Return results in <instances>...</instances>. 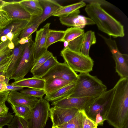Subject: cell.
I'll list each match as a JSON object with an SVG mask.
<instances>
[{
    "mask_svg": "<svg viewBox=\"0 0 128 128\" xmlns=\"http://www.w3.org/2000/svg\"><path fill=\"white\" fill-rule=\"evenodd\" d=\"M8 47L11 50L13 49L15 47L14 44L12 42H10L8 44Z\"/></svg>",
    "mask_w": 128,
    "mask_h": 128,
    "instance_id": "obj_46",
    "label": "cell"
},
{
    "mask_svg": "<svg viewBox=\"0 0 128 128\" xmlns=\"http://www.w3.org/2000/svg\"><path fill=\"white\" fill-rule=\"evenodd\" d=\"M76 82L67 85L56 91L46 95L44 98L48 102H52L69 96L76 85Z\"/></svg>",
    "mask_w": 128,
    "mask_h": 128,
    "instance_id": "obj_20",
    "label": "cell"
},
{
    "mask_svg": "<svg viewBox=\"0 0 128 128\" xmlns=\"http://www.w3.org/2000/svg\"><path fill=\"white\" fill-rule=\"evenodd\" d=\"M39 99L22 93L17 91H11L9 92L6 101L10 105H22L32 108L37 103Z\"/></svg>",
    "mask_w": 128,
    "mask_h": 128,
    "instance_id": "obj_15",
    "label": "cell"
},
{
    "mask_svg": "<svg viewBox=\"0 0 128 128\" xmlns=\"http://www.w3.org/2000/svg\"><path fill=\"white\" fill-rule=\"evenodd\" d=\"M4 2V1L0 0V28L5 27L12 20L6 12L2 8Z\"/></svg>",
    "mask_w": 128,
    "mask_h": 128,
    "instance_id": "obj_33",
    "label": "cell"
},
{
    "mask_svg": "<svg viewBox=\"0 0 128 128\" xmlns=\"http://www.w3.org/2000/svg\"><path fill=\"white\" fill-rule=\"evenodd\" d=\"M43 12L40 16L36 17L41 23L60 10L62 6L56 1L51 0H38Z\"/></svg>",
    "mask_w": 128,
    "mask_h": 128,
    "instance_id": "obj_17",
    "label": "cell"
},
{
    "mask_svg": "<svg viewBox=\"0 0 128 128\" xmlns=\"http://www.w3.org/2000/svg\"><path fill=\"white\" fill-rule=\"evenodd\" d=\"M97 97H70L68 96L52 102V105L64 108H76L79 110H84Z\"/></svg>",
    "mask_w": 128,
    "mask_h": 128,
    "instance_id": "obj_10",
    "label": "cell"
},
{
    "mask_svg": "<svg viewBox=\"0 0 128 128\" xmlns=\"http://www.w3.org/2000/svg\"><path fill=\"white\" fill-rule=\"evenodd\" d=\"M52 128H61L58 126L52 127Z\"/></svg>",
    "mask_w": 128,
    "mask_h": 128,
    "instance_id": "obj_51",
    "label": "cell"
},
{
    "mask_svg": "<svg viewBox=\"0 0 128 128\" xmlns=\"http://www.w3.org/2000/svg\"><path fill=\"white\" fill-rule=\"evenodd\" d=\"M106 120L100 114H98L96 116L95 122L98 126H102Z\"/></svg>",
    "mask_w": 128,
    "mask_h": 128,
    "instance_id": "obj_42",
    "label": "cell"
},
{
    "mask_svg": "<svg viewBox=\"0 0 128 128\" xmlns=\"http://www.w3.org/2000/svg\"><path fill=\"white\" fill-rule=\"evenodd\" d=\"M12 56L6 62L0 64V72H6L7 71L12 62Z\"/></svg>",
    "mask_w": 128,
    "mask_h": 128,
    "instance_id": "obj_38",
    "label": "cell"
},
{
    "mask_svg": "<svg viewBox=\"0 0 128 128\" xmlns=\"http://www.w3.org/2000/svg\"><path fill=\"white\" fill-rule=\"evenodd\" d=\"M32 40V35H31L28 37L19 39L18 43L21 44H25L28 43Z\"/></svg>",
    "mask_w": 128,
    "mask_h": 128,
    "instance_id": "obj_44",
    "label": "cell"
},
{
    "mask_svg": "<svg viewBox=\"0 0 128 128\" xmlns=\"http://www.w3.org/2000/svg\"><path fill=\"white\" fill-rule=\"evenodd\" d=\"M2 75L5 76V73L4 72H0V76Z\"/></svg>",
    "mask_w": 128,
    "mask_h": 128,
    "instance_id": "obj_50",
    "label": "cell"
},
{
    "mask_svg": "<svg viewBox=\"0 0 128 128\" xmlns=\"http://www.w3.org/2000/svg\"><path fill=\"white\" fill-rule=\"evenodd\" d=\"M79 111L76 108L53 106L50 108L49 115L52 122V127L58 126L67 122L74 117Z\"/></svg>",
    "mask_w": 128,
    "mask_h": 128,
    "instance_id": "obj_11",
    "label": "cell"
},
{
    "mask_svg": "<svg viewBox=\"0 0 128 128\" xmlns=\"http://www.w3.org/2000/svg\"><path fill=\"white\" fill-rule=\"evenodd\" d=\"M58 62L56 57L52 56L44 63L32 73L33 76L41 78Z\"/></svg>",
    "mask_w": 128,
    "mask_h": 128,
    "instance_id": "obj_23",
    "label": "cell"
},
{
    "mask_svg": "<svg viewBox=\"0 0 128 128\" xmlns=\"http://www.w3.org/2000/svg\"><path fill=\"white\" fill-rule=\"evenodd\" d=\"M96 42L94 32L91 30L85 33L84 40L80 52L84 55L89 56L91 46Z\"/></svg>",
    "mask_w": 128,
    "mask_h": 128,
    "instance_id": "obj_25",
    "label": "cell"
},
{
    "mask_svg": "<svg viewBox=\"0 0 128 128\" xmlns=\"http://www.w3.org/2000/svg\"><path fill=\"white\" fill-rule=\"evenodd\" d=\"M45 81L44 80L33 76L24 78L11 84L16 86L44 90Z\"/></svg>",
    "mask_w": 128,
    "mask_h": 128,
    "instance_id": "obj_19",
    "label": "cell"
},
{
    "mask_svg": "<svg viewBox=\"0 0 128 128\" xmlns=\"http://www.w3.org/2000/svg\"><path fill=\"white\" fill-rule=\"evenodd\" d=\"M19 2L31 14L32 18L37 17L42 14L43 10L38 0H23Z\"/></svg>",
    "mask_w": 128,
    "mask_h": 128,
    "instance_id": "obj_22",
    "label": "cell"
},
{
    "mask_svg": "<svg viewBox=\"0 0 128 128\" xmlns=\"http://www.w3.org/2000/svg\"><path fill=\"white\" fill-rule=\"evenodd\" d=\"M86 114L84 110H79L73 118L65 124L58 127L61 128H83Z\"/></svg>",
    "mask_w": 128,
    "mask_h": 128,
    "instance_id": "obj_26",
    "label": "cell"
},
{
    "mask_svg": "<svg viewBox=\"0 0 128 128\" xmlns=\"http://www.w3.org/2000/svg\"><path fill=\"white\" fill-rule=\"evenodd\" d=\"M59 78L71 83L75 82L78 78V74L64 62H59L51 68L41 78L45 81L50 78Z\"/></svg>",
    "mask_w": 128,
    "mask_h": 128,
    "instance_id": "obj_9",
    "label": "cell"
},
{
    "mask_svg": "<svg viewBox=\"0 0 128 128\" xmlns=\"http://www.w3.org/2000/svg\"><path fill=\"white\" fill-rule=\"evenodd\" d=\"M29 21L25 20H12L5 27L0 28V40L1 36H6L8 33L11 32L14 36L12 42L14 44L16 43L18 41V37L21 32Z\"/></svg>",
    "mask_w": 128,
    "mask_h": 128,
    "instance_id": "obj_16",
    "label": "cell"
},
{
    "mask_svg": "<svg viewBox=\"0 0 128 128\" xmlns=\"http://www.w3.org/2000/svg\"><path fill=\"white\" fill-rule=\"evenodd\" d=\"M9 108L7 106L4 102L0 104V116L6 114L8 112Z\"/></svg>",
    "mask_w": 128,
    "mask_h": 128,
    "instance_id": "obj_39",
    "label": "cell"
},
{
    "mask_svg": "<svg viewBox=\"0 0 128 128\" xmlns=\"http://www.w3.org/2000/svg\"><path fill=\"white\" fill-rule=\"evenodd\" d=\"M80 13L79 10L68 16L60 18V22L63 25L81 29L86 25L95 24L89 18L79 15Z\"/></svg>",
    "mask_w": 128,
    "mask_h": 128,
    "instance_id": "obj_14",
    "label": "cell"
},
{
    "mask_svg": "<svg viewBox=\"0 0 128 128\" xmlns=\"http://www.w3.org/2000/svg\"><path fill=\"white\" fill-rule=\"evenodd\" d=\"M6 84L5 82V77L4 75L0 76V91L6 90Z\"/></svg>",
    "mask_w": 128,
    "mask_h": 128,
    "instance_id": "obj_40",
    "label": "cell"
},
{
    "mask_svg": "<svg viewBox=\"0 0 128 128\" xmlns=\"http://www.w3.org/2000/svg\"><path fill=\"white\" fill-rule=\"evenodd\" d=\"M12 109L16 115L25 119L28 114L31 108L22 105H10Z\"/></svg>",
    "mask_w": 128,
    "mask_h": 128,
    "instance_id": "obj_31",
    "label": "cell"
},
{
    "mask_svg": "<svg viewBox=\"0 0 128 128\" xmlns=\"http://www.w3.org/2000/svg\"><path fill=\"white\" fill-rule=\"evenodd\" d=\"M86 6L85 2L82 0L76 3L65 6L61 8L53 15L60 18L66 17L72 14L79 9Z\"/></svg>",
    "mask_w": 128,
    "mask_h": 128,
    "instance_id": "obj_24",
    "label": "cell"
},
{
    "mask_svg": "<svg viewBox=\"0 0 128 128\" xmlns=\"http://www.w3.org/2000/svg\"><path fill=\"white\" fill-rule=\"evenodd\" d=\"M84 1L89 2V3L91 2H96L99 4L101 5L110 6H112V4H110V2L105 0H85Z\"/></svg>",
    "mask_w": 128,
    "mask_h": 128,
    "instance_id": "obj_41",
    "label": "cell"
},
{
    "mask_svg": "<svg viewBox=\"0 0 128 128\" xmlns=\"http://www.w3.org/2000/svg\"><path fill=\"white\" fill-rule=\"evenodd\" d=\"M20 92L39 99L42 98L43 96L45 94V92L43 90L29 88L22 89L20 90Z\"/></svg>",
    "mask_w": 128,
    "mask_h": 128,
    "instance_id": "obj_35",
    "label": "cell"
},
{
    "mask_svg": "<svg viewBox=\"0 0 128 128\" xmlns=\"http://www.w3.org/2000/svg\"><path fill=\"white\" fill-rule=\"evenodd\" d=\"M41 24L36 18H32L28 23L21 32L18 37L19 40L31 36Z\"/></svg>",
    "mask_w": 128,
    "mask_h": 128,
    "instance_id": "obj_27",
    "label": "cell"
},
{
    "mask_svg": "<svg viewBox=\"0 0 128 128\" xmlns=\"http://www.w3.org/2000/svg\"><path fill=\"white\" fill-rule=\"evenodd\" d=\"M98 126L95 122L89 118L86 114L83 128H97Z\"/></svg>",
    "mask_w": 128,
    "mask_h": 128,
    "instance_id": "obj_37",
    "label": "cell"
},
{
    "mask_svg": "<svg viewBox=\"0 0 128 128\" xmlns=\"http://www.w3.org/2000/svg\"><path fill=\"white\" fill-rule=\"evenodd\" d=\"M34 42L32 40L26 44L20 62L10 80L16 81L22 79L30 71L35 61L33 53Z\"/></svg>",
    "mask_w": 128,
    "mask_h": 128,
    "instance_id": "obj_8",
    "label": "cell"
},
{
    "mask_svg": "<svg viewBox=\"0 0 128 128\" xmlns=\"http://www.w3.org/2000/svg\"><path fill=\"white\" fill-rule=\"evenodd\" d=\"M114 88L106 91L97 97L84 110L86 115L95 122L98 114L106 120V117L110 108L114 92Z\"/></svg>",
    "mask_w": 128,
    "mask_h": 128,
    "instance_id": "obj_6",
    "label": "cell"
},
{
    "mask_svg": "<svg viewBox=\"0 0 128 128\" xmlns=\"http://www.w3.org/2000/svg\"><path fill=\"white\" fill-rule=\"evenodd\" d=\"M64 42V48H66L67 47L68 44V42Z\"/></svg>",
    "mask_w": 128,
    "mask_h": 128,
    "instance_id": "obj_49",
    "label": "cell"
},
{
    "mask_svg": "<svg viewBox=\"0 0 128 128\" xmlns=\"http://www.w3.org/2000/svg\"><path fill=\"white\" fill-rule=\"evenodd\" d=\"M10 42L8 39L5 42H0V64L6 62L12 56V50L8 47Z\"/></svg>",
    "mask_w": 128,
    "mask_h": 128,
    "instance_id": "obj_30",
    "label": "cell"
},
{
    "mask_svg": "<svg viewBox=\"0 0 128 128\" xmlns=\"http://www.w3.org/2000/svg\"><path fill=\"white\" fill-rule=\"evenodd\" d=\"M114 92L106 120L115 128H120L128 121V78H120Z\"/></svg>",
    "mask_w": 128,
    "mask_h": 128,
    "instance_id": "obj_1",
    "label": "cell"
},
{
    "mask_svg": "<svg viewBox=\"0 0 128 128\" xmlns=\"http://www.w3.org/2000/svg\"><path fill=\"white\" fill-rule=\"evenodd\" d=\"M107 91L106 86L96 76L80 73L70 97H97Z\"/></svg>",
    "mask_w": 128,
    "mask_h": 128,
    "instance_id": "obj_3",
    "label": "cell"
},
{
    "mask_svg": "<svg viewBox=\"0 0 128 128\" xmlns=\"http://www.w3.org/2000/svg\"><path fill=\"white\" fill-rule=\"evenodd\" d=\"M0 42H1V41H0Z\"/></svg>",
    "mask_w": 128,
    "mask_h": 128,
    "instance_id": "obj_52",
    "label": "cell"
},
{
    "mask_svg": "<svg viewBox=\"0 0 128 128\" xmlns=\"http://www.w3.org/2000/svg\"><path fill=\"white\" fill-rule=\"evenodd\" d=\"M9 16L12 20L30 21L32 16L30 13L19 2H4L2 7Z\"/></svg>",
    "mask_w": 128,
    "mask_h": 128,
    "instance_id": "obj_12",
    "label": "cell"
},
{
    "mask_svg": "<svg viewBox=\"0 0 128 128\" xmlns=\"http://www.w3.org/2000/svg\"><path fill=\"white\" fill-rule=\"evenodd\" d=\"M60 54L64 62L76 72L88 73L92 71L94 62L90 56L72 51L67 48H64Z\"/></svg>",
    "mask_w": 128,
    "mask_h": 128,
    "instance_id": "obj_4",
    "label": "cell"
},
{
    "mask_svg": "<svg viewBox=\"0 0 128 128\" xmlns=\"http://www.w3.org/2000/svg\"><path fill=\"white\" fill-rule=\"evenodd\" d=\"M8 39L12 42L14 38L13 34L11 32L8 33L6 35Z\"/></svg>",
    "mask_w": 128,
    "mask_h": 128,
    "instance_id": "obj_45",
    "label": "cell"
},
{
    "mask_svg": "<svg viewBox=\"0 0 128 128\" xmlns=\"http://www.w3.org/2000/svg\"><path fill=\"white\" fill-rule=\"evenodd\" d=\"M50 24L47 23L36 32L33 47V54L35 61L47 50L46 44Z\"/></svg>",
    "mask_w": 128,
    "mask_h": 128,
    "instance_id": "obj_13",
    "label": "cell"
},
{
    "mask_svg": "<svg viewBox=\"0 0 128 128\" xmlns=\"http://www.w3.org/2000/svg\"><path fill=\"white\" fill-rule=\"evenodd\" d=\"M64 35L61 42H70L84 34V30L79 28L71 27L64 31Z\"/></svg>",
    "mask_w": 128,
    "mask_h": 128,
    "instance_id": "obj_28",
    "label": "cell"
},
{
    "mask_svg": "<svg viewBox=\"0 0 128 128\" xmlns=\"http://www.w3.org/2000/svg\"><path fill=\"white\" fill-rule=\"evenodd\" d=\"M44 90L46 95L56 91L63 87L71 83L59 78H50L45 81Z\"/></svg>",
    "mask_w": 128,
    "mask_h": 128,
    "instance_id": "obj_21",
    "label": "cell"
},
{
    "mask_svg": "<svg viewBox=\"0 0 128 128\" xmlns=\"http://www.w3.org/2000/svg\"><path fill=\"white\" fill-rule=\"evenodd\" d=\"M24 87L16 86L11 84H6V90H10L12 91L20 90L22 89Z\"/></svg>",
    "mask_w": 128,
    "mask_h": 128,
    "instance_id": "obj_43",
    "label": "cell"
},
{
    "mask_svg": "<svg viewBox=\"0 0 128 128\" xmlns=\"http://www.w3.org/2000/svg\"><path fill=\"white\" fill-rule=\"evenodd\" d=\"M65 32L62 30H56L50 29L46 44L47 49L52 44L61 41L64 35Z\"/></svg>",
    "mask_w": 128,
    "mask_h": 128,
    "instance_id": "obj_29",
    "label": "cell"
},
{
    "mask_svg": "<svg viewBox=\"0 0 128 128\" xmlns=\"http://www.w3.org/2000/svg\"><path fill=\"white\" fill-rule=\"evenodd\" d=\"M50 105L44 98L39 99L24 119L28 128H44L48 120Z\"/></svg>",
    "mask_w": 128,
    "mask_h": 128,
    "instance_id": "obj_5",
    "label": "cell"
},
{
    "mask_svg": "<svg viewBox=\"0 0 128 128\" xmlns=\"http://www.w3.org/2000/svg\"><path fill=\"white\" fill-rule=\"evenodd\" d=\"M14 116L10 112L4 115L0 116V128H2L3 126L7 125L12 120Z\"/></svg>",
    "mask_w": 128,
    "mask_h": 128,
    "instance_id": "obj_36",
    "label": "cell"
},
{
    "mask_svg": "<svg viewBox=\"0 0 128 128\" xmlns=\"http://www.w3.org/2000/svg\"><path fill=\"white\" fill-rule=\"evenodd\" d=\"M26 44H18L15 46L12 53V62L7 71L5 73V78L9 80L17 68L23 54Z\"/></svg>",
    "mask_w": 128,
    "mask_h": 128,
    "instance_id": "obj_18",
    "label": "cell"
},
{
    "mask_svg": "<svg viewBox=\"0 0 128 128\" xmlns=\"http://www.w3.org/2000/svg\"><path fill=\"white\" fill-rule=\"evenodd\" d=\"M8 38L6 36H1L0 38V40L1 42H4L7 40Z\"/></svg>",
    "mask_w": 128,
    "mask_h": 128,
    "instance_id": "obj_47",
    "label": "cell"
},
{
    "mask_svg": "<svg viewBox=\"0 0 128 128\" xmlns=\"http://www.w3.org/2000/svg\"><path fill=\"white\" fill-rule=\"evenodd\" d=\"M53 56L52 54L47 50L42 55L35 61L30 72L32 73L44 63Z\"/></svg>",
    "mask_w": 128,
    "mask_h": 128,
    "instance_id": "obj_34",
    "label": "cell"
},
{
    "mask_svg": "<svg viewBox=\"0 0 128 128\" xmlns=\"http://www.w3.org/2000/svg\"><path fill=\"white\" fill-rule=\"evenodd\" d=\"M99 35L104 40L108 47L115 61L116 71L120 78H128V55L120 53L117 47L116 41L111 36L107 38L103 35Z\"/></svg>",
    "mask_w": 128,
    "mask_h": 128,
    "instance_id": "obj_7",
    "label": "cell"
},
{
    "mask_svg": "<svg viewBox=\"0 0 128 128\" xmlns=\"http://www.w3.org/2000/svg\"><path fill=\"white\" fill-rule=\"evenodd\" d=\"M7 126L8 128H28L25 119L15 115Z\"/></svg>",
    "mask_w": 128,
    "mask_h": 128,
    "instance_id": "obj_32",
    "label": "cell"
},
{
    "mask_svg": "<svg viewBox=\"0 0 128 128\" xmlns=\"http://www.w3.org/2000/svg\"><path fill=\"white\" fill-rule=\"evenodd\" d=\"M120 128H128V121L126 122Z\"/></svg>",
    "mask_w": 128,
    "mask_h": 128,
    "instance_id": "obj_48",
    "label": "cell"
},
{
    "mask_svg": "<svg viewBox=\"0 0 128 128\" xmlns=\"http://www.w3.org/2000/svg\"><path fill=\"white\" fill-rule=\"evenodd\" d=\"M101 6L97 3L91 2L86 6L85 10L100 30L114 38L124 36L123 25Z\"/></svg>",
    "mask_w": 128,
    "mask_h": 128,
    "instance_id": "obj_2",
    "label": "cell"
}]
</instances>
